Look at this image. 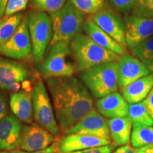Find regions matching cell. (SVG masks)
Listing matches in <instances>:
<instances>
[{
  "label": "cell",
  "instance_id": "obj_26",
  "mask_svg": "<svg viewBox=\"0 0 153 153\" xmlns=\"http://www.w3.org/2000/svg\"><path fill=\"white\" fill-rule=\"evenodd\" d=\"M84 14L93 15L105 7V0H70Z\"/></svg>",
  "mask_w": 153,
  "mask_h": 153
},
{
  "label": "cell",
  "instance_id": "obj_41",
  "mask_svg": "<svg viewBox=\"0 0 153 153\" xmlns=\"http://www.w3.org/2000/svg\"><path fill=\"white\" fill-rule=\"evenodd\" d=\"M0 20H1V19H0Z\"/></svg>",
  "mask_w": 153,
  "mask_h": 153
},
{
  "label": "cell",
  "instance_id": "obj_24",
  "mask_svg": "<svg viewBox=\"0 0 153 153\" xmlns=\"http://www.w3.org/2000/svg\"><path fill=\"white\" fill-rule=\"evenodd\" d=\"M128 117L133 123L153 126V119L149 114L144 102L129 104Z\"/></svg>",
  "mask_w": 153,
  "mask_h": 153
},
{
  "label": "cell",
  "instance_id": "obj_17",
  "mask_svg": "<svg viewBox=\"0 0 153 153\" xmlns=\"http://www.w3.org/2000/svg\"><path fill=\"white\" fill-rule=\"evenodd\" d=\"M97 111L108 118L127 117L129 104L123 95L114 92L99 99L96 103Z\"/></svg>",
  "mask_w": 153,
  "mask_h": 153
},
{
  "label": "cell",
  "instance_id": "obj_6",
  "mask_svg": "<svg viewBox=\"0 0 153 153\" xmlns=\"http://www.w3.org/2000/svg\"><path fill=\"white\" fill-rule=\"evenodd\" d=\"M25 19L31 40L32 56L34 62L41 63L45 58V51L53 37L51 16L47 13L33 11Z\"/></svg>",
  "mask_w": 153,
  "mask_h": 153
},
{
  "label": "cell",
  "instance_id": "obj_38",
  "mask_svg": "<svg viewBox=\"0 0 153 153\" xmlns=\"http://www.w3.org/2000/svg\"><path fill=\"white\" fill-rule=\"evenodd\" d=\"M144 63V65L148 68V70L150 71V73L153 74V60H150V61H145V62H143Z\"/></svg>",
  "mask_w": 153,
  "mask_h": 153
},
{
  "label": "cell",
  "instance_id": "obj_25",
  "mask_svg": "<svg viewBox=\"0 0 153 153\" xmlns=\"http://www.w3.org/2000/svg\"><path fill=\"white\" fill-rule=\"evenodd\" d=\"M69 0H30V7L36 11L54 13L63 7Z\"/></svg>",
  "mask_w": 153,
  "mask_h": 153
},
{
  "label": "cell",
  "instance_id": "obj_18",
  "mask_svg": "<svg viewBox=\"0 0 153 153\" xmlns=\"http://www.w3.org/2000/svg\"><path fill=\"white\" fill-rule=\"evenodd\" d=\"M13 114L21 121L30 124L33 120V108L32 94L27 91H19L11 95L9 101Z\"/></svg>",
  "mask_w": 153,
  "mask_h": 153
},
{
  "label": "cell",
  "instance_id": "obj_27",
  "mask_svg": "<svg viewBox=\"0 0 153 153\" xmlns=\"http://www.w3.org/2000/svg\"><path fill=\"white\" fill-rule=\"evenodd\" d=\"M134 56L142 62L153 60V36L131 48Z\"/></svg>",
  "mask_w": 153,
  "mask_h": 153
},
{
  "label": "cell",
  "instance_id": "obj_30",
  "mask_svg": "<svg viewBox=\"0 0 153 153\" xmlns=\"http://www.w3.org/2000/svg\"><path fill=\"white\" fill-rule=\"evenodd\" d=\"M28 2H30V0H9L6 6L4 17L19 14L27 7Z\"/></svg>",
  "mask_w": 153,
  "mask_h": 153
},
{
  "label": "cell",
  "instance_id": "obj_3",
  "mask_svg": "<svg viewBox=\"0 0 153 153\" xmlns=\"http://www.w3.org/2000/svg\"><path fill=\"white\" fill-rule=\"evenodd\" d=\"M52 21L53 37L49 46L57 42L70 43L80 33L85 24V14L69 0L60 10L50 14Z\"/></svg>",
  "mask_w": 153,
  "mask_h": 153
},
{
  "label": "cell",
  "instance_id": "obj_40",
  "mask_svg": "<svg viewBox=\"0 0 153 153\" xmlns=\"http://www.w3.org/2000/svg\"><path fill=\"white\" fill-rule=\"evenodd\" d=\"M2 18H3V16H1V14H0V19H2Z\"/></svg>",
  "mask_w": 153,
  "mask_h": 153
},
{
  "label": "cell",
  "instance_id": "obj_5",
  "mask_svg": "<svg viewBox=\"0 0 153 153\" xmlns=\"http://www.w3.org/2000/svg\"><path fill=\"white\" fill-rule=\"evenodd\" d=\"M70 43L57 42L50 46L46 57L38 65L41 76L48 79L53 77L71 76L75 72Z\"/></svg>",
  "mask_w": 153,
  "mask_h": 153
},
{
  "label": "cell",
  "instance_id": "obj_2",
  "mask_svg": "<svg viewBox=\"0 0 153 153\" xmlns=\"http://www.w3.org/2000/svg\"><path fill=\"white\" fill-rule=\"evenodd\" d=\"M75 71L82 72L98 65L118 62L120 56L101 47L86 34H77L70 43Z\"/></svg>",
  "mask_w": 153,
  "mask_h": 153
},
{
  "label": "cell",
  "instance_id": "obj_23",
  "mask_svg": "<svg viewBox=\"0 0 153 153\" xmlns=\"http://www.w3.org/2000/svg\"><path fill=\"white\" fill-rule=\"evenodd\" d=\"M24 19L23 14L19 13L3 17L0 20V45L8 41L14 35Z\"/></svg>",
  "mask_w": 153,
  "mask_h": 153
},
{
  "label": "cell",
  "instance_id": "obj_1",
  "mask_svg": "<svg viewBox=\"0 0 153 153\" xmlns=\"http://www.w3.org/2000/svg\"><path fill=\"white\" fill-rule=\"evenodd\" d=\"M59 128L65 133L94 109L90 91L74 76L46 79Z\"/></svg>",
  "mask_w": 153,
  "mask_h": 153
},
{
  "label": "cell",
  "instance_id": "obj_8",
  "mask_svg": "<svg viewBox=\"0 0 153 153\" xmlns=\"http://www.w3.org/2000/svg\"><path fill=\"white\" fill-rule=\"evenodd\" d=\"M32 53V43L26 19H24L18 29L8 41L0 45V55L16 59L24 60Z\"/></svg>",
  "mask_w": 153,
  "mask_h": 153
},
{
  "label": "cell",
  "instance_id": "obj_4",
  "mask_svg": "<svg viewBox=\"0 0 153 153\" xmlns=\"http://www.w3.org/2000/svg\"><path fill=\"white\" fill-rule=\"evenodd\" d=\"M79 79L96 98L102 97L118 91V62L98 65L80 72Z\"/></svg>",
  "mask_w": 153,
  "mask_h": 153
},
{
  "label": "cell",
  "instance_id": "obj_22",
  "mask_svg": "<svg viewBox=\"0 0 153 153\" xmlns=\"http://www.w3.org/2000/svg\"><path fill=\"white\" fill-rule=\"evenodd\" d=\"M131 142L134 148L153 145V126L133 123Z\"/></svg>",
  "mask_w": 153,
  "mask_h": 153
},
{
  "label": "cell",
  "instance_id": "obj_32",
  "mask_svg": "<svg viewBox=\"0 0 153 153\" xmlns=\"http://www.w3.org/2000/svg\"><path fill=\"white\" fill-rule=\"evenodd\" d=\"M8 106L7 97L3 94H0V121L7 115Z\"/></svg>",
  "mask_w": 153,
  "mask_h": 153
},
{
  "label": "cell",
  "instance_id": "obj_15",
  "mask_svg": "<svg viewBox=\"0 0 153 153\" xmlns=\"http://www.w3.org/2000/svg\"><path fill=\"white\" fill-rule=\"evenodd\" d=\"M108 145H111V141L101 137L70 134L66 135L59 140L56 145V149L59 153H72Z\"/></svg>",
  "mask_w": 153,
  "mask_h": 153
},
{
  "label": "cell",
  "instance_id": "obj_29",
  "mask_svg": "<svg viewBox=\"0 0 153 153\" xmlns=\"http://www.w3.org/2000/svg\"><path fill=\"white\" fill-rule=\"evenodd\" d=\"M115 11L128 14L133 11L136 0H106Z\"/></svg>",
  "mask_w": 153,
  "mask_h": 153
},
{
  "label": "cell",
  "instance_id": "obj_7",
  "mask_svg": "<svg viewBox=\"0 0 153 153\" xmlns=\"http://www.w3.org/2000/svg\"><path fill=\"white\" fill-rule=\"evenodd\" d=\"M31 94L33 117L36 121L52 135H57L60 128L45 84L41 81L38 82L32 89Z\"/></svg>",
  "mask_w": 153,
  "mask_h": 153
},
{
  "label": "cell",
  "instance_id": "obj_14",
  "mask_svg": "<svg viewBox=\"0 0 153 153\" xmlns=\"http://www.w3.org/2000/svg\"><path fill=\"white\" fill-rule=\"evenodd\" d=\"M124 24L126 43L130 48L153 36V19L133 15L126 17Z\"/></svg>",
  "mask_w": 153,
  "mask_h": 153
},
{
  "label": "cell",
  "instance_id": "obj_28",
  "mask_svg": "<svg viewBox=\"0 0 153 153\" xmlns=\"http://www.w3.org/2000/svg\"><path fill=\"white\" fill-rule=\"evenodd\" d=\"M132 12L133 16L153 19V0H136Z\"/></svg>",
  "mask_w": 153,
  "mask_h": 153
},
{
  "label": "cell",
  "instance_id": "obj_16",
  "mask_svg": "<svg viewBox=\"0 0 153 153\" xmlns=\"http://www.w3.org/2000/svg\"><path fill=\"white\" fill-rule=\"evenodd\" d=\"M23 128L19 118L7 114L0 121V150H16L20 148Z\"/></svg>",
  "mask_w": 153,
  "mask_h": 153
},
{
  "label": "cell",
  "instance_id": "obj_36",
  "mask_svg": "<svg viewBox=\"0 0 153 153\" xmlns=\"http://www.w3.org/2000/svg\"><path fill=\"white\" fill-rule=\"evenodd\" d=\"M137 153H153V145H148L140 148H137Z\"/></svg>",
  "mask_w": 153,
  "mask_h": 153
},
{
  "label": "cell",
  "instance_id": "obj_10",
  "mask_svg": "<svg viewBox=\"0 0 153 153\" xmlns=\"http://www.w3.org/2000/svg\"><path fill=\"white\" fill-rule=\"evenodd\" d=\"M65 134L91 135L111 141L108 121L94 108Z\"/></svg>",
  "mask_w": 153,
  "mask_h": 153
},
{
  "label": "cell",
  "instance_id": "obj_11",
  "mask_svg": "<svg viewBox=\"0 0 153 153\" xmlns=\"http://www.w3.org/2000/svg\"><path fill=\"white\" fill-rule=\"evenodd\" d=\"M29 75L27 68L20 62L0 58V90L19 91L20 82Z\"/></svg>",
  "mask_w": 153,
  "mask_h": 153
},
{
  "label": "cell",
  "instance_id": "obj_21",
  "mask_svg": "<svg viewBox=\"0 0 153 153\" xmlns=\"http://www.w3.org/2000/svg\"><path fill=\"white\" fill-rule=\"evenodd\" d=\"M110 135L116 146H123L129 143L133 122L128 117L111 118L107 120Z\"/></svg>",
  "mask_w": 153,
  "mask_h": 153
},
{
  "label": "cell",
  "instance_id": "obj_13",
  "mask_svg": "<svg viewBox=\"0 0 153 153\" xmlns=\"http://www.w3.org/2000/svg\"><path fill=\"white\" fill-rule=\"evenodd\" d=\"M150 72L142 61L131 55H121L118 62V87L123 89Z\"/></svg>",
  "mask_w": 153,
  "mask_h": 153
},
{
  "label": "cell",
  "instance_id": "obj_37",
  "mask_svg": "<svg viewBox=\"0 0 153 153\" xmlns=\"http://www.w3.org/2000/svg\"><path fill=\"white\" fill-rule=\"evenodd\" d=\"M8 1L9 0H0V14L3 17L4 15L6 6H7Z\"/></svg>",
  "mask_w": 153,
  "mask_h": 153
},
{
  "label": "cell",
  "instance_id": "obj_19",
  "mask_svg": "<svg viewBox=\"0 0 153 153\" xmlns=\"http://www.w3.org/2000/svg\"><path fill=\"white\" fill-rule=\"evenodd\" d=\"M86 35L101 47L112 51L120 56L126 54V48L115 41L93 22L91 18L85 21L83 26Z\"/></svg>",
  "mask_w": 153,
  "mask_h": 153
},
{
  "label": "cell",
  "instance_id": "obj_31",
  "mask_svg": "<svg viewBox=\"0 0 153 153\" xmlns=\"http://www.w3.org/2000/svg\"><path fill=\"white\" fill-rule=\"evenodd\" d=\"M114 146L111 145H104V146L97 147V148L85 149V150L76 151L72 153H112Z\"/></svg>",
  "mask_w": 153,
  "mask_h": 153
},
{
  "label": "cell",
  "instance_id": "obj_12",
  "mask_svg": "<svg viewBox=\"0 0 153 153\" xmlns=\"http://www.w3.org/2000/svg\"><path fill=\"white\" fill-rule=\"evenodd\" d=\"M54 140V135L51 133L38 124L32 123L23 128L20 148L24 152H37L51 146Z\"/></svg>",
  "mask_w": 153,
  "mask_h": 153
},
{
  "label": "cell",
  "instance_id": "obj_33",
  "mask_svg": "<svg viewBox=\"0 0 153 153\" xmlns=\"http://www.w3.org/2000/svg\"><path fill=\"white\" fill-rule=\"evenodd\" d=\"M143 102L148 111L149 114L153 119V89L151 90L147 98L143 101Z\"/></svg>",
  "mask_w": 153,
  "mask_h": 153
},
{
  "label": "cell",
  "instance_id": "obj_34",
  "mask_svg": "<svg viewBox=\"0 0 153 153\" xmlns=\"http://www.w3.org/2000/svg\"><path fill=\"white\" fill-rule=\"evenodd\" d=\"M114 153H137L136 149L128 145L120 146L114 151Z\"/></svg>",
  "mask_w": 153,
  "mask_h": 153
},
{
  "label": "cell",
  "instance_id": "obj_35",
  "mask_svg": "<svg viewBox=\"0 0 153 153\" xmlns=\"http://www.w3.org/2000/svg\"><path fill=\"white\" fill-rule=\"evenodd\" d=\"M57 150L56 149V145H52L48 148L45 149V150H41V151H37V152H23L22 153H55V151Z\"/></svg>",
  "mask_w": 153,
  "mask_h": 153
},
{
  "label": "cell",
  "instance_id": "obj_9",
  "mask_svg": "<svg viewBox=\"0 0 153 153\" xmlns=\"http://www.w3.org/2000/svg\"><path fill=\"white\" fill-rule=\"evenodd\" d=\"M91 19L101 29L126 49L128 46L126 41L125 24L116 11L104 7L91 15Z\"/></svg>",
  "mask_w": 153,
  "mask_h": 153
},
{
  "label": "cell",
  "instance_id": "obj_39",
  "mask_svg": "<svg viewBox=\"0 0 153 153\" xmlns=\"http://www.w3.org/2000/svg\"><path fill=\"white\" fill-rule=\"evenodd\" d=\"M23 152L19 150H4L0 151V153H22Z\"/></svg>",
  "mask_w": 153,
  "mask_h": 153
},
{
  "label": "cell",
  "instance_id": "obj_20",
  "mask_svg": "<svg viewBox=\"0 0 153 153\" xmlns=\"http://www.w3.org/2000/svg\"><path fill=\"white\" fill-rule=\"evenodd\" d=\"M153 89V74L141 77L122 89V94L129 104L142 102Z\"/></svg>",
  "mask_w": 153,
  "mask_h": 153
}]
</instances>
